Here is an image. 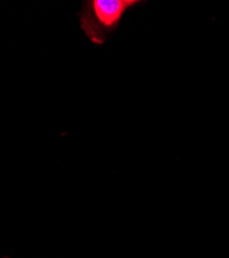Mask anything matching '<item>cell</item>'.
<instances>
[{"label": "cell", "mask_w": 229, "mask_h": 258, "mask_svg": "<svg viewBox=\"0 0 229 258\" xmlns=\"http://www.w3.org/2000/svg\"><path fill=\"white\" fill-rule=\"evenodd\" d=\"M141 4L137 0H90L80 13L81 28L95 45H103L117 29L128 9Z\"/></svg>", "instance_id": "obj_1"}]
</instances>
